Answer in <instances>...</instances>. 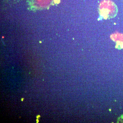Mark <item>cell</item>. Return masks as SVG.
Instances as JSON below:
<instances>
[{"instance_id": "1", "label": "cell", "mask_w": 123, "mask_h": 123, "mask_svg": "<svg viewBox=\"0 0 123 123\" xmlns=\"http://www.w3.org/2000/svg\"><path fill=\"white\" fill-rule=\"evenodd\" d=\"M23 99H24V98H22V101H23Z\"/></svg>"}]
</instances>
